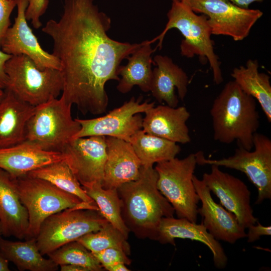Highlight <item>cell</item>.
<instances>
[{
	"label": "cell",
	"instance_id": "obj_7",
	"mask_svg": "<svg viewBox=\"0 0 271 271\" xmlns=\"http://www.w3.org/2000/svg\"><path fill=\"white\" fill-rule=\"evenodd\" d=\"M197 164L195 154L157 163V187L173 207L177 218L197 222L199 197L193 178Z\"/></svg>",
	"mask_w": 271,
	"mask_h": 271
},
{
	"label": "cell",
	"instance_id": "obj_22",
	"mask_svg": "<svg viewBox=\"0 0 271 271\" xmlns=\"http://www.w3.org/2000/svg\"><path fill=\"white\" fill-rule=\"evenodd\" d=\"M154 61L157 67L153 70L150 88L152 95L159 103L177 107L179 100L175 89L177 88L179 98L183 101L188 90L187 74L167 56L156 55Z\"/></svg>",
	"mask_w": 271,
	"mask_h": 271
},
{
	"label": "cell",
	"instance_id": "obj_11",
	"mask_svg": "<svg viewBox=\"0 0 271 271\" xmlns=\"http://www.w3.org/2000/svg\"><path fill=\"white\" fill-rule=\"evenodd\" d=\"M193 12L207 17L211 34L241 41L249 35L263 13L258 9L239 7L228 0H181Z\"/></svg>",
	"mask_w": 271,
	"mask_h": 271
},
{
	"label": "cell",
	"instance_id": "obj_1",
	"mask_svg": "<svg viewBox=\"0 0 271 271\" xmlns=\"http://www.w3.org/2000/svg\"><path fill=\"white\" fill-rule=\"evenodd\" d=\"M93 1L64 0L60 19L48 21L42 31L53 40L52 54L60 64L65 101L83 114L99 115L108 104L106 83L119 80L120 63L142 43L110 38L111 19Z\"/></svg>",
	"mask_w": 271,
	"mask_h": 271
},
{
	"label": "cell",
	"instance_id": "obj_38",
	"mask_svg": "<svg viewBox=\"0 0 271 271\" xmlns=\"http://www.w3.org/2000/svg\"><path fill=\"white\" fill-rule=\"evenodd\" d=\"M236 6L248 9L250 4L253 2H261L264 0H228Z\"/></svg>",
	"mask_w": 271,
	"mask_h": 271
},
{
	"label": "cell",
	"instance_id": "obj_33",
	"mask_svg": "<svg viewBox=\"0 0 271 271\" xmlns=\"http://www.w3.org/2000/svg\"><path fill=\"white\" fill-rule=\"evenodd\" d=\"M29 4L25 13L27 21H31L33 27L36 29L42 26L40 18L46 12L49 0H28Z\"/></svg>",
	"mask_w": 271,
	"mask_h": 271
},
{
	"label": "cell",
	"instance_id": "obj_25",
	"mask_svg": "<svg viewBox=\"0 0 271 271\" xmlns=\"http://www.w3.org/2000/svg\"><path fill=\"white\" fill-rule=\"evenodd\" d=\"M0 252L20 271H56L59 265L39 251L36 238L12 241L0 236Z\"/></svg>",
	"mask_w": 271,
	"mask_h": 271
},
{
	"label": "cell",
	"instance_id": "obj_32",
	"mask_svg": "<svg viewBox=\"0 0 271 271\" xmlns=\"http://www.w3.org/2000/svg\"><path fill=\"white\" fill-rule=\"evenodd\" d=\"M92 253L104 269L116 263L121 262L126 265L131 263L128 255L122 250L116 248H107Z\"/></svg>",
	"mask_w": 271,
	"mask_h": 271
},
{
	"label": "cell",
	"instance_id": "obj_21",
	"mask_svg": "<svg viewBox=\"0 0 271 271\" xmlns=\"http://www.w3.org/2000/svg\"><path fill=\"white\" fill-rule=\"evenodd\" d=\"M61 160H64L62 153L45 150L26 141L0 148V169L15 178Z\"/></svg>",
	"mask_w": 271,
	"mask_h": 271
},
{
	"label": "cell",
	"instance_id": "obj_18",
	"mask_svg": "<svg viewBox=\"0 0 271 271\" xmlns=\"http://www.w3.org/2000/svg\"><path fill=\"white\" fill-rule=\"evenodd\" d=\"M106 159L102 187L117 189L137 179L141 164L129 142L106 137Z\"/></svg>",
	"mask_w": 271,
	"mask_h": 271
},
{
	"label": "cell",
	"instance_id": "obj_41",
	"mask_svg": "<svg viewBox=\"0 0 271 271\" xmlns=\"http://www.w3.org/2000/svg\"><path fill=\"white\" fill-rule=\"evenodd\" d=\"M4 93V90L0 88V100L2 98Z\"/></svg>",
	"mask_w": 271,
	"mask_h": 271
},
{
	"label": "cell",
	"instance_id": "obj_13",
	"mask_svg": "<svg viewBox=\"0 0 271 271\" xmlns=\"http://www.w3.org/2000/svg\"><path fill=\"white\" fill-rule=\"evenodd\" d=\"M62 154L64 161L83 187L102 185L106 159V137L73 139Z\"/></svg>",
	"mask_w": 271,
	"mask_h": 271
},
{
	"label": "cell",
	"instance_id": "obj_19",
	"mask_svg": "<svg viewBox=\"0 0 271 271\" xmlns=\"http://www.w3.org/2000/svg\"><path fill=\"white\" fill-rule=\"evenodd\" d=\"M145 113L142 124L145 132L176 143L186 144L191 142L186 124L190 113L186 107L159 105Z\"/></svg>",
	"mask_w": 271,
	"mask_h": 271
},
{
	"label": "cell",
	"instance_id": "obj_14",
	"mask_svg": "<svg viewBox=\"0 0 271 271\" xmlns=\"http://www.w3.org/2000/svg\"><path fill=\"white\" fill-rule=\"evenodd\" d=\"M210 173L203 175L202 180L219 199L221 205L233 213L245 229L254 224L258 219L253 215L250 204V192L240 179L224 172L212 165Z\"/></svg>",
	"mask_w": 271,
	"mask_h": 271
},
{
	"label": "cell",
	"instance_id": "obj_40",
	"mask_svg": "<svg viewBox=\"0 0 271 271\" xmlns=\"http://www.w3.org/2000/svg\"><path fill=\"white\" fill-rule=\"evenodd\" d=\"M9 261L0 252V271H9Z\"/></svg>",
	"mask_w": 271,
	"mask_h": 271
},
{
	"label": "cell",
	"instance_id": "obj_26",
	"mask_svg": "<svg viewBox=\"0 0 271 271\" xmlns=\"http://www.w3.org/2000/svg\"><path fill=\"white\" fill-rule=\"evenodd\" d=\"M256 60H248L246 66L233 69L231 76L241 90L257 100L269 122H271L270 77L258 71Z\"/></svg>",
	"mask_w": 271,
	"mask_h": 271
},
{
	"label": "cell",
	"instance_id": "obj_30",
	"mask_svg": "<svg viewBox=\"0 0 271 271\" xmlns=\"http://www.w3.org/2000/svg\"><path fill=\"white\" fill-rule=\"evenodd\" d=\"M127 239L118 229L108 222L98 231L87 233L77 241L92 253L116 248L128 255L130 248Z\"/></svg>",
	"mask_w": 271,
	"mask_h": 271
},
{
	"label": "cell",
	"instance_id": "obj_2",
	"mask_svg": "<svg viewBox=\"0 0 271 271\" xmlns=\"http://www.w3.org/2000/svg\"><path fill=\"white\" fill-rule=\"evenodd\" d=\"M157 180L153 166H141L137 179L117 189L122 220L139 238L155 240L161 220L175 214L171 204L159 190Z\"/></svg>",
	"mask_w": 271,
	"mask_h": 271
},
{
	"label": "cell",
	"instance_id": "obj_23",
	"mask_svg": "<svg viewBox=\"0 0 271 271\" xmlns=\"http://www.w3.org/2000/svg\"><path fill=\"white\" fill-rule=\"evenodd\" d=\"M35 109L10 90L4 89L0 100V148L25 141L26 126Z\"/></svg>",
	"mask_w": 271,
	"mask_h": 271
},
{
	"label": "cell",
	"instance_id": "obj_12",
	"mask_svg": "<svg viewBox=\"0 0 271 271\" xmlns=\"http://www.w3.org/2000/svg\"><path fill=\"white\" fill-rule=\"evenodd\" d=\"M141 101V97L138 99L132 97L102 116L86 119L75 118L81 128L74 139L105 136L129 142L131 138L142 129L143 118L140 113L155 106L154 102Z\"/></svg>",
	"mask_w": 271,
	"mask_h": 271
},
{
	"label": "cell",
	"instance_id": "obj_27",
	"mask_svg": "<svg viewBox=\"0 0 271 271\" xmlns=\"http://www.w3.org/2000/svg\"><path fill=\"white\" fill-rule=\"evenodd\" d=\"M129 143L143 166H153L155 163L173 159L181 150L177 143L142 129L131 138Z\"/></svg>",
	"mask_w": 271,
	"mask_h": 271
},
{
	"label": "cell",
	"instance_id": "obj_34",
	"mask_svg": "<svg viewBox=\"0 0 271 271\" xmlns=\"http://www.w3.org/2000/svg\"><path fill=\"white\" fill-rule=\"evenodd\" d=\"M16 6V0H0V47L5 34L11 25V15Z\"/></svg>",
	"mask_w": 271,
	"mask_h": 271
},
{
	"label": "cell",
	"instance_id": "obj_8",
	"mask_svg": "<svg viewBox=\"0 0 271 271\" xmlns=\"http://www.w3.org/2000/svg\"><path fill=\"white\" fill-rule=\"evenodd\" d=\"M15 179L19 197L29 216L25 239L36 238L42 223L47 217L82 201L44 179L27 175Z\"/></svg>",
	"mask_w": 271,
	"mask_h": 271
},
{
	"label": "cell",
	"instance_id": "obj_15",
	"mask_svg": "<svg viewBox=\"0 0 271 271\" xmlns=\"http://www.w3.org/2000/svg\"><path fill=\"white\" fill-rule=\"evenodd\" d=\"M17 15L13 25L6 31L1 47L11 55H24L31 58L40 70L54 68L60 70L58 59L42 49L27 23L25 13L28 0H16Z\"/></svg>",
	"mask_w": 271,
	"mask_h": 271
},
{
	"label": "cell",
	"instance_id": "obj_43",
	"mask_svg": "<svg viewBox=\"0 0 271 271\" xmlns=\"http://www.w3.org/2000/svg\"><path fill=\"white\" fill-rule=\"evenodd\" d=\"M9 1H11V0H9Z\"/></svg>",
	"mask_w": 271,
	"mask_h": 271
},
{
	"label": "cell",
	"instance_id": "obj_17",
	"mask_svg": "<svg viewBox=\"0 0 271 271\" xmlns=\"http://www.w3.org/2000/svg\"><path fill=\"white\" fill-rule=\"evenodd\" d=\"M176 238L189 239L203 243L211 250L215 266L218 269L225 268L228 258L223 248L202 222L197 224L186 218L174 216L163 218L158 228L155 241L175 245Z\"/></svg>",
	"mask_w": 271,
	"mask_h": 271
},
{
	"label": "cell",
	"instance_id": "obj_42",
	"mask_svg": "<svg viewBox=\"0 0 271 271\" xmlns=\"http://www.w3.org/2000/svg\"><path fill=\"white\" fill-rule=\"evenodd\" d=\"M0 236H2V225L0 222Z\"/></svg>",
	"mask_w": 271,
	"mask_h": 271
},
{
	"label": "cell",
	"instance_id": "obj_37",
	"mask_svg": "<svg viewBox=\"0 0 271 271\" xmlns=\"http://www.w3.org/2000/svg\"><path fill=\"white\" fill-rule=\"evenodd\" d=\"M61 271H89L82 266L73 264H64L59 265Z\"/></svg>",
	"mask_w": 271,
	"mask_h": 271
},
{
	"label": "cell",
	"instance_id": "obj_3",
	"mask_svg": "<svg viewBox=\"0 0 271 271\" xmlns=\"http://www.w3.org/2000/svg\"><path fill=\"white\" fill-rule=\"evenodd\" d=\"M214 139L224 144L236 141L247 150L253 148V137L259 126L256 100L233 80L226 83L214 99L210 111Z\"/></svg>",
	"mask_w": 271,
	"mask_h": 271
},
{
	"label": "cell",
	"instance_id": "obj_39",
	"mask_svg": "<svg viewBox=\"0 0 271 271\" xmlns=\"http://www.w3.org/2000/svg\"><path fill=\"white\" fill-rule=\"evenodd\" d=\"M123 263L118 262L106 267L105 269L108 271H128L130 270Z\"/></svg>",
	"mask_w": 271,
	"mask_h": 271
},
{
	"label": "cell",
	"instance_id": "obj_9",
	"mask_svg": "<svg viewBox=\"0 0 271 271\" xmlns=\"http://www.w3.org/2000/svg\"><path fill=\"white\" fill-rule=\"evenodd\" d=\"M108 221L99 211L66 209L47 217L36 238L41 253L47 255L62 245L100 230Z\"/></svg>",
	"mask_w": 271,
	"mask_h": 271
},
{
	"label": "cell",
	"instance_id": "obj_10",
	"mask_svg": "<svg viewBox=\"0 0 271 271\" xmlns=\"http://www.w3.org/2000/svg\"><path fill=\"white\" fill-rule=\"evenodd\" d=\"M253 142V151L239 146L233 156L219 160L206 159L201 152L195 155L197 164L224 167L244 173L257 189L255 204H259L271 198V140L256 132Z\"/></svg>",
	"mask_w": 271,
	"mask_h": 271
},
{
	"label": "cell",
	"instance_id": "obj_24",
	"mask_svg": "<svg viewBox=\"0 0 271 271\" xmlns=\"http://www.w3.org/2000/svg\"><path fill=\"white\" fill-rule=\"evenodd\" d=\"M141 45L126 59V65L119 66L118 73L121 76L117 89L121 93L129 92L137 85L145 92L150 91L153 70L152 65L155 64L152 55L157 48L152 49L150 41L141 43Z\"/></svg>",
	"mask_w": 271,
	"mask_h": 271
},
{
	"label": "cell",
	"instance_id": "obj_4",
	"mask_svg": "<svg viewBox=\"0 0 271 271\" xmlns=\"http://www.w3.org/2000/svg\"><path fill=\"white\" fill-rule=\"evenodd\" d=\"M172 7L167 13L168 21L162 33L150 41L157 40L160 50L167 32L172 28L178 29L184 37L180 45L181 54L187 58L199 56L203 61H208L213 72V80L216 84L223 81L220 63L214 51L213 42L211 39V29L205 15H198L181 0H171Z\"/></svg>",
	"mask_w": 271,
	"mask_h": 271
},
{
	"label": "cell",
	"instance_id": "obj_6",
	"mask_svg": "<svg viewBox=\"0 0 271 271\" xmlns=\"http://www.w3.org/2000/svg\"><path fill=\"white\" fill-rule=\"evenodd\" d=\"M5 70L8 77L6 89L32 105L58 98L62 92L61 71L50 68L40 70L26 55H12L6 63Z\"/></svg>",
	"mask_w": 271,
	"mask_h": 271
},
{
	"label": "cell",
	"instance_id": "obj_36",
	"mask_svg": "<svg viewBox=\"0 0 271 271\" xmlns=\"http://www.w3.org/2000/svg\"><path fill=\"white\" fill-rule=\"evenodd\" d=\"M12 56L0 50V88L3 90L6 88L8 83V77L5 70V64Z\"/></svg>",
	"mask_w": 271,
	"mask_h": 271
},
{
	"label": "cell",
	"instance_id": "obj_16",
	"mask_svg": "<svg viewBox=\"0 0 271 271\" xmlns=\"http://www.w3.org/2000/svg\"><path fill=\"white\" fill-rule=\"evenodd\" d=\"M193 181L201 202L198 213L202 217L203 225L214 238L218 241L234 244L246 237L245 228L240 225L233 213L214 200L203 181L195 175Z\"/></svg>",
	"mask_w": 271,
	"mask_h": 271
},
{
	"label": "cell",
	"instance_id": "obj_29",
	"mask_svg": "<svg viewBox=\"0 0 271 271\" xmlns=\"http://www.w3.org/2000/svg\"><path fill=\"white\" fill-rule=\"evenodd\" d=\"M83 188L95 202L104 218L128 238L130 231L121 217L120 201L117 189H104L100 184Z\"/></svg>",
	"mask_w": 271,
	"mask_h": 271
},
{
	"label": "cell",
	"instance_id": "obj_28",
	"mask_svg": "<svg viewBox=\"0 0 271 271\" xmlns=\"http://www.w3.org/2000/svg\"><path fill=\"white\" fill-rule=\"evenodd\" d=\"M27 175L46 180L58 188L77 196L82 201L97 205L64 160L44 166Z\"/></svg>",
	"mask_w": 271,
	"mask_h": 271
},
{
	"label": "cell",
	"instance_id": "obj_20",
	"mask_svg": "<svg viewBox=\"0 0 271 271\" xmlns=\"http://www.w3.org/2000/svg\"><path fill=\"white\" fill-rule=\"evenodd\" d=\"M0 222L2 235L25 239L29 227L28 211L18 192L16 179L0 169Z\"/></svg>",
	"mask_w": 271,
	"mask_h": 271
},
{
	"label": "cell",
	"instance_id": "obj_35",
	"mask_svg": "<svg viewBox=\"0 0 271 271\" xmlns=\"http://www.w3.org/2000/svg\"><path fill=\"white\" fill-rule=\"evenodd\" d=\"M246 233L247 242L251 243L258 240L261 236H270L271 235V226H263L258 221L254 224L249 226Z\"/></svg>",
	"mask_w": 271,
	"mask_h": 271
},
{
	"label": "cell",
	"instance_id": "obj_31",
	"mask_svg": "<svg viewBox=\"0 0 271 271\" xmlns=\"http://www.w3.org/2000/svg\"><path fill=\"white\" fill-rule=\"evenodd\" d=\"M47 255L59 266L73 264L84 266L89 271L104 270L93 253L77 240L62 245Z\"/></svg>",
	"mask_w": 271,
	"mask_h": 271
},
{
	"label": "cell",
	"instance_id": "obj_5",
	"mask_svg": "<svg viewBox=\"0 0 271 271\" xmlns=\"http://www.w3.org/2000/svg\"><path fill=\"white\" fill-rule=\"evenodd\" d=\"M72 105L62 95L36 106L26 128L25 141L48 151H63L80 130L71 114Z\"/></svg>",
	"mask_w": 271,
	"mask_h": 271
}]
</instances>
